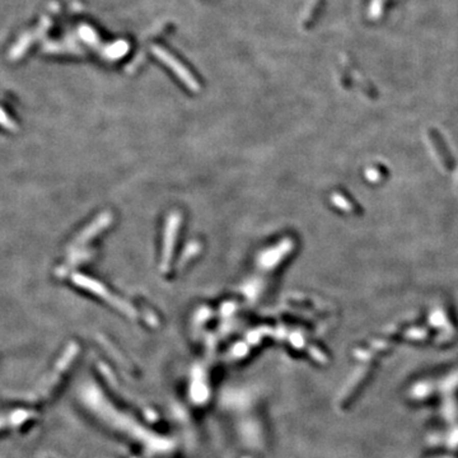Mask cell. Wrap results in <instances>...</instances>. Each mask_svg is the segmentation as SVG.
I'll use <instances>...</instances> for the list:
<instances>
[{"label":"cell","instance_id":"6da1fadb","mask_svg":"<svg viewBox=\"0 0 458 458\" xmlns=\"http://www.w3.org/2000/svg\"><path fill=\"white\" fill-rule=\"evenodd\" d=\"M153 50H154V54H156V55L158 56V58L161 59V60L163 61L166 65H168L169 68H171L172 70H173L174 73H176L177 75H179L180 78H181L182 81H184L185 83L190 87V88L197 89V84H196V82H195V79L192 78V77L187 73L186 69H185L184 66L180 65V64L177 63V61L174 60V59L172 58L169 54H167L166 51L162 50L161 47H153Z\"/></svg>","mask_w":458,"mask_h":458},{"label":"cell","instance_id":"7a4b0ae2","mask_svg":"<svg viewBox=\"0 0 458 458\" xmlns=\"http://www.w3.org/2000/svg\"><path fill=\"white\" fill-rule=\"evenodd\" d=\"M176 225H177L176 222H174L173 224H172V223H169L168 229H167L168 234H167V239H166V262L168 261V259H169V252H171V249H172V242H173V238H174Z\"/></svg>","mask_w":458,"mask_h":458}]
</instances>
